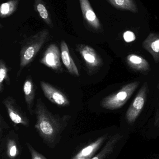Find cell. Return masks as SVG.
<instances>
[{
	"label": "cell",
	"mask_w": 159,
	"mask_h": 159,
	"mask_svg": "<svg viewBox=\"0 0 159 159\" xmlns=\"http://www.w3.org/2000/svg\"><path fill=\"white\" fill-rule=\"evenodd\" d=\"M34 113L36 132L48 147L55 148L59 143L62 133L68 125L71 116L53 114L40 98L36 100Z\"/></svg>",
	"instance_id": "6da1fadb"
},
{
	"label": "cell",
	"mask_w": 159,
	"mask_h": 159,
	"mask_svg": "<svg viewBox=\"0 0 159 159\" xmlns=\"http://www.w3.org/2000/svg\"><path fill=\"white\" fill-rule=\"evenodd\" d=\"M49 39V31L44 29L23 41L20 52L19 70L17 74V79L20 76L23 69L32 62L37 53Z\"/></svg>",
	"instance_id": "7a4b0ae2"
},
{
	"label": "cell",
	"mask_w": 159,
	"mask_h": 159,
	"mask_svg": "<svg viewBox=\"0 0 159 159\" xmlns=\"http://www.w3.org/2000/svg\"><path fill=\"white\" fill-rule=\"evenodd\" d=\"M139 84V81H134L124 85L118 91L104 98L101 102V106L109 110L121 108L130 99Z\"/></svg>",
	"instance_id": "3957f363"
},
{
	"label": "cell",
	"mask_w": 159,
	"mask_h": 159,
	"mask_svg": "<svg viewBox=\"0 0 159 159\" xmlns=\"http://www.w3.org/2000/svg\"><path fill=\"white\" fill-rule=\"evenodd\" d=\"M0 141V159H20L22 148L17 134L10 131Z\"/></svg>",
	"instance_id": "277c9868"
},
{
	"label": "cell",
	"mask_w": 159,
	"mask_h": 159,
	"mask_svg": "<svg viewBox=\"0 0 159 159\" xmlns=\"http://www.w3.org/2000/svg\"><path fill=\"white\" fill-rule=\"evenodd\" d=\"M76 48L90 74H93L101 67L102 60L93 48L82 44L77 45Z\"/></svg>",
	"instance_id": "5b68a950"
},
{
	"label": "cell",
	"mask_w": 159,
	"mask_h": 159,
	"mask_svg": "<svg viewBox=\"0 0 159 159\" xmlns=\"http://www.w3.org/2000/svg\"><path fill=\"white\" fill-rule=\"evenodd\" d=\"M5 107L9 118L14 125H21L25 127L30 126V121L25 112L18 105L12 96L6 97L2 102Z\"/></svg>",
	"instance_id": "8992f818"
},
{
	"label": "cell",
	"mask_w": 159,
	"mask_h": 159,
	"mask_svg": "<svg viewBox=\"0 0 159 159\" xmlns=\"http://www.w3.org/2000/svg\"><path fill=\"white\" fill-rule=\"evenodd\" d=\"M147 89V83L145 82L127 110L126 119L129 124L134 123L142 112L145 103Z\"/></svg>",
	"instance_id": "52a82bcc"
},
{
	"label": "cell",
	"mask_w": 159,
	"mask_h": 159,
	"mask_svg": "<svg viewBox=\"0 0 159 159\" xmlns=\"http://www.w3.org/2000/svg\"><path fill=\"white\" fill-rule=\"evenodd\" d=\"M61 59V52L58 46L55 44H51L43 54L40 60V62L56 73H62L63 72V70Z\"/></svg>",
	"instance_id": "ba28073f"
},
{
	"label": "cell",
	"mask_w": 159,
	"mask_h": 159,
	"mask_svg": "<svg viewBox=\"0 0 159 159\" xmlns=\"http://www.w3.org/2000/svg\"><path fill=\"white\" fill-rule=\"evenodd\" d=\"M40 86L44 96L51 102L59 107H65L70 105V101L61 91L44 81H41Z\"/></svg>",
	"instance_id": "9c48e42d"
},
{
	"label": "cell",
	"mask_w": 159,
	"mask_h": 159,
	"mask_svg": "<svg viewBox=\"0 0 159 159\" xmlns=\"http://www.w3.org/2000/svg\"><path fill=\"white\" fill-rule=\"evenodd\" d=\"M80 8L84 20L91 30L99 31L102 30V25L94 12L89 0H79Z\"/></svg>",
	"instance_id": "30bf717a"
},
{
	"label": "cell",
	"mask_w": 159,
	"mask_h": 159,
	"mask_svg": "<svg viewBox=\"0 0 159 159\" xmlns=\"http://www.w3.org/2000/svg\"><path fill=\"white\" fill-rule=\"evenodd\" d=\"M107 137V135L99 137L94 142H91L80 149L71 159H91L101 148Z\"/></svg>",
	"instance_id": "8fae6325"
},
{
	"label": "cell",
	"mask_w": 159,
	"mask_h": 159,
	"mask_svg": "<svg viewBox=\"0 0 159 159\" xmlns=\"http://www.w3.org/2000/svg\"><path fill=\"white\" fill-rule=\"evenodd\" d=\"M35 84L33 81L31 77L29 75L24 81L23 91L27 109L31 115H32L34 113L33 108L35 98Z\"/></svg>",
	"instance_id": "7c38bea8"
},
{
	"label": "cell",
	"mask_w": 159,
	"mask_h": 159,
	"mask_svg": "<svg viewBox=\"0 0 159 159\" xmlns=\"http://www.w3.org/2000/svg\"><path fill=\"white\" fill-rule=\"evenodd\" d=\"M60 52L62 61L69 73L73 76L78 77L79 74L78 69L70 55L68 45L64 40L61 42Z\"/></svg>",
	"instance_id": "4fadbf2b"
},
{
	"label": "cell",
	"mask_w": 159,
	"mask_h": 159,
	"mask_svg": "<svg viewBox=\"0 0 159 159\" xmlns=\"http://www.w3.org/2000/svg\"><path fill=\"white\" fill-rule=\"evenodd\" d=\"M143 47L152 55L155 61L159 62V34L150 33L143 42Z\"/></svg>",
	"instance_id": "5bb4252c"
},
{
	"label": "cell",
	"mask_w": 159,
	"mask_h": 159,
	"mask_svg": "<svg viewBox=\"0 0 159 159\" xmlns=\"http://www.w3.org/2000/svg\"><path fill=\"white\" fill-rule=\"evenodd\" d=\"M128 65L134 70L145 72L149 70L150 66L148 61L141 56L135 54H130L127 57Z\"/></svg>",
	"instance_id": "9a60e30c"
},
{
	"label": "cell",
	"mask_w": 159,
	"mask_h": 159,
	"mask_svg": "<svg viewBox=\"0 0 159 159\" xmlns=\"http://www.w3.org/2000/svg\"><path fill=\"white\" fill-rule=\"evenodd\" d=\"M34 7L44 22L51 29H53L54 24L45 2L43 0H34Z\"/></svg>",
	"instance_id": "2e32d148"
},
{
	"label": "cell",
	"mask_w": 159,
	"mask_h": 159,
	"mask_svg": "<svg viewBox=\"0 0 159 159\" xmlns=\"http://www.w3.org/2000/svg\"><path fill=\"white\" fill-rule=\"evenodd\" d=\"M122 136L119 134H116L113 135L107 141L103 148L97 155L91 159H105L106 157L113 153L116 146L119 141L122 139Z\"/></svg>",
	"instance_id": "e0dca14e"
},
{
	"label": "cell",
	"mask_w": 159,
	"mask_h": 159,
	"mask_svg": "<svg viewBox=\"0 0 159 159\" xmlns=\"http://www.w3.org/2000/svg\"><path fill=\"white\" fill-rule=\"evenodd\" d=\"M20 0H8L2 3L0 7V17L5 18L13 15L17 8Z\"/></svg>",
	"instance_id": "ac0fdd59"
},
{
	"label": "cell",
	"mask_w": 159,
	"mask_h": 159,
	"mask_svg": "<svg viewBox=\"0 0 159 159\" xmlns=\"http://www.w3.org/2000/svg\"><path fill=\"white\" fill-rule=\"evenodd\" d=\"M116 8L129 10L133 13L138 12V7L133 0H108Z\"/></svg>",
	"instance_id": "d6986e66"
},
{
	"label": "cell",
	"mask_w": 159,
	"mask_h": 159,
	"mask_svg": "<svg viewBox=\"0 0 159 159\" xmlns=\"http://www.w3.org/2000/svg\"><path fill=\"white\" fill-rule=\"evenodd\" d=\"M5 82L7 85L10 84V80L8 75V69L2 59L0 60V93L3 91V83Z\"/></svg>",
	"instance_id": "ffe728a7"
},
{
	"label": "cell",
	"mask_w": 159,
	"mask_h": 159,
	"mask_svg": "<svg viewBox=\"0 0 159 159\" xmlns=\"http://www.w3.org/2000/svg\"><path fill=\"white\" fill-rule=\"evenodd\" d=\"M26 145L28 148V150L30 154L31 159H48L42 154L35 150L34 148L29 143H26Z\"/></svg>",
	"instance_id": "44dd1931"
},
{
	"label": "cell",
	"mask_w": 159,
	"mask_h": 159,
	"mask_svg": "<svg viewBox=\"0 0 159 159\" xmlns=\"http://www.w3.org/2000/svg\"><path fill=\"white\" fill-rule=\"evenodd\" d=\"M9 129V126L6 122L2 115H1L0 116V139L3 136V135L4 132Z\"/></svg>",
	"instance_id": "7402d4cb"
},
{
	"label": "cell",
	"mask_w": 159,
	"mask_h": 159,
	"mask_svg": "<svg viewBox=\"0 0 159 159\" xmlns=\"http://www.w3.org/2000/svg\"><path fill=\"white\" fill-rule=\"evenodd\" d=\"M123 38L127 43H131L136 39V36L134 33L131 31H127L123 34Z\"/></svg>",
	"instance_id": "603a6c76"
},
{
	"label": "cell",
	"mask_w": 159,
	"mask_h": 159,
	"mask_svg": "<svg viewBox=\"0 0 159 159\" xmlns=\"http://www.w3.org/2000/svg\"><path fill=\"white\" fill-rule=\"evenodd\" d=\"M156 122L159 124V109L158 112L157 113V116H156Z\"/></svg>",
	"instance_id": "cb8c5ba5"
}]
</instances>
